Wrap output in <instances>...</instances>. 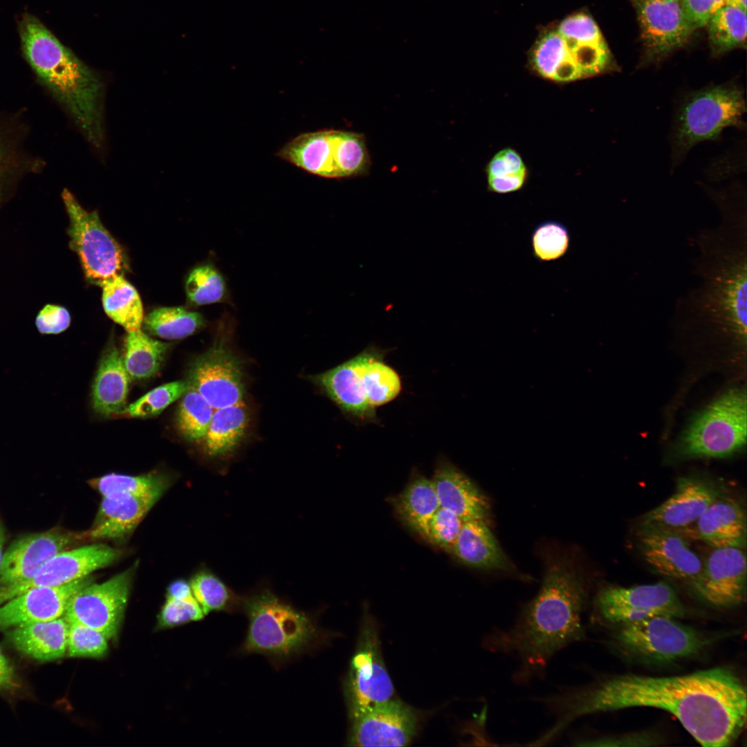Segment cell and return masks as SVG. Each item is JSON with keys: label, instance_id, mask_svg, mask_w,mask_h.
Returning a JSON list of instances; mask_svg holds the SVG:
<instances>
[{"label": "cell", "instance_id": "obj_1", "mask_svg": "<svg viewBox=\"0 0 747 747\" xmlns=\"http://www.w3.org/2000/svg\"><path fill=\"white\" fill-rule=\"evenodd\" d=\"M746 690L730 669L713 667L688 674L618 675L589 684L559 687L548 697L555 722L566 728L578 718L634 707L674 715L705 747L730 746L746 721Z\"/></svg>", "mask_w": 747, "mask_h": 747}, {"label": "cell", "instance_id": "obj_2", "mask_svg": "<svg viewBox=\"0 0 747 747\" xmlns=\"http://www.w3.org/2000/svg\"><path fill=\"white\" fill-rule=\"evenodd\" d=\"M587 590L582 577L566 560L548 565L536 596L510 626L495 627L482 640L487 651L517 661L512 681L519 685L543 679L552 658L586 639L582 614Z\"/></svg>", "mask_w": 747, "mask_h": 747}, {"label": "cell", "instance_id": "obj_3", "mask_svg": "<svg viewBox=\"0 0 747 747\" xmlns=\"http://www.w3.org/2000/svg\"><path fill=\"white\" fill-rule=\"evenodd\" d=\"M21 50L38 82L95 149L104 145V86L36 17L26 13L19 22Z\"/></svg>", "mask_w": 747, "mask_h": 747}, {"label": "cell", "instance_id": "obj_4", "mask_svg": "<svg viewBox=\"0 0 747 747\" xmlns=\"http://www.w3.org/2000/svg\"><path fill=\"white\" fill-rule=\"evenodd\" d=\"M746 100L736 83L712 85L688 94L676 111L672 133V160L679 163L695 145L719 138L723 129H744Z\"/></svg>", "mask_w": 747, "mask_h": 747}, {"label": "cell", "instance_id": "obj_5", "mask_svg": "<svg viewBox=\"0 0 747 747\" xmlns=\"http://www.w3.org/2000/svg\"><path fill=\"white\" fill-rule=\"evenodd\" d=\"M248 629L242 649L277 658H286L308 647L318 630L306 614L264 591L242 600Z\"/></svg>", "mask_w": 747, "mask_h": 747}, {"label": "cell", "instance_id": "obj_6", "mask_svg": "<svg viewBox=\"0 0 747 747\" xmlns=\"http://www.w3.org/2000/svg\"><path fill=\"white\" fill-rule=\"evenodd\" d=\"M552 81L566 83L616 69L613 56L589 15L577 13L562 20L550 36Z\"/></svg>", "mask_w": 747, "mask_h": 747}, {"label": "cell", "instance_id": "obj_7", "mask_svg": "<svg viewBox=\"0 0 747 747\" xmlns=\"http://www.w3.org/2000/svg\"><path fill=\"white\" fill-rule=\"evenodd\" d=\"M746 432V393L731 389L696 416L682 434L678 450L685 457H726L743 448Z\"/></svg>", "mask_w": 747, "mask_h": 747}, {"label": "cell", "instance_id": "obj_8", "mask_svg": "<svg viewBox=\"0 0 747 747\" xmlns=\"http://www.w3.org/2000/svg\"><path fill=\"white\" fill-rule=\"evenodd\" d=\"M61 196L69 220L68 246L77 255L87 282L102 287L113 278L124 275L129 267L126 255L101 222L98 212L85 210L68 189Z\"/></svg>", "mask_w": 747, "mask_h": 747}, {"label": "cell", "instance_id": "obj_9", "mask_svg": "<svg viewBox=\"0 0 747 747\" xmlns=\"http://www.w3.org/2000/svg\"><path fill=\"white\" fill-rule=\"evenodd\" d=\"M617 644L636 658L655 663H668L694 656L708 640L676 618L654 616L619 625Z\"/></svg>", "mask_w": 747, "mask_h": 747}, {"label": "cell", "instance_id": "obj_10", "mask_svg": "<svg viewBox=\"0 0 747 747\" xmlns=\"http://www.w3.org/2000/svg\"><path fill=\"white\" fill-rule=\"evenodd\" d=\"M232 323L227 314L221 317L212 346L193 361L188 372L190 386L214 409L243 402L241 364L229 344Z\"/></svg>", "mask_w": 747, "mask_h": 747}, {"label": "cell", "instance_id": "obj_11", "mask_svg": "<svg viewBox=\"0 0 747 747\" xmlns=\"http://www.w3.org/2000/svg\"><path fill=\"white\" fill-rule=\"evenodd\" d=\"M356 649L344 684L351 719L392 699L394 688L383 662L376 625L363 621Z\"/></svg>", "mask_w": 747, "mask_h": 747}, {"label": "cell", "instance_id": "obj_12", "mask_svg": "<svg viewBox=\"0 0 747 747\" xmlns=\"http://www.w3.org/2000/svg\"><path fill=\"white\" fill-rule=\"evenodd\" d=\"M595 609L597 621L618 625L654 616L680 618L685 614L677 593L665 582L605 587L596 595Z\"/></svg>", "mask_w": 747, "mask_h": 747}, {"label": "cell", "instance_id": "obj_13", "mask_svg": "<svg viewBox=\"0 0 747 747\" xmlns=\"http://www.w3.org/2000/svg\"><path fill=\"white\" fill-rule=\"evenodd\" d=\"M134 567L101 583L91 582L69 599L64 614L68 622L86 625L107 639L119 631L131 587Z\"/></svg>", "mask_w": 747, "mask_h": 747}, {"label": "cell", "instance_id": "obj_14", "mask_svg": "<svg viewBox=\"0 0 747 747\" xmlns=\"http://www.w3.org/2000/svg\"><path fill=\"white\" fill-rule=\"evenodd\" d=\"M640 30L641 64L657 63L683 46L694 33L678 0H629Z\"/></svg>", "mask_w": 747, "mask_h": 747}, {"label": "cell", "instance_id": "obj_15", "mask_svg": "<svg viewBox=\"0 0 747 747\" xmlns=\"http://www.w3.org/2000/svg\"><path fill=\"white\" fill-rule=\"evenodd\" d=\"M697 594L718 607L739 605L746 598V557L744 548H714L691 584Z\"/></svg>", "mask_w": 747, "mask_h": 747}, {"label": "cell", "instance_id": "obj_16", "mask_svg": "<svg viewBox=\"0 0 747 747\" xmlns=\"http://www.w3.org/2000/svg\"><path fill=\"white\" fill-rule=\"evenodd\" d=\"M415 710L398 699H390L351 719L348 742L353 746H403L416 735Z\"/></svg>", "mask_w": 747, "mask_h": 747}, {"label": "cell", "instance_id": "obj_17", "mask_svg": "<svg viewBox=\"0 0 747 747\" xmlns=\"http://www.w3.org/2000/svg\"><path fill=\"white\" fill-rule=\"evenodd\" d=\"M637 540L644 560L658 573L690 585L700 575L703 562L678 531L640 526Z\"/></svg>", "mask_w": 747, "mask_h": 747}, {"label": "cell", "instance_id": "obj_18", "mask_svg": "<svg viewBox=\"0 0 747 747\" xmlns=\"http://www.w3.org/2000/svg\"><path fill=\"white\" fill-rule=\"evenodd\" d=\"M724 487L707 479L685 477L676 481L674 492L643 517L640 526L681 531L694 523L717 499Z\"/></svg>", "mask_w": 747, "mask_h": 747}, {"label": "cell", "instance_id": "obj_19", "mask_svg": "<svg viewBox=\"0 0 747 747\" xmlns=\"http://www.w3.org/2000/svg\"><path fill=\"white\" fill-rule=\"evenodd\" d=\"M77 539H82L80 535L53 530L31 534L14 542L3 555L0 585L30 579L49 560Z\"/></svg>", "mask_w": 747, "mask_h": 747}, {"label": "cell", "instance_id": "obj_20", "mask_svg": "<svg viewBox=\"0 0 747 747\" xmlns=\"http://www.w3.org/2000/svg\"><path fill=\"white\" fill-rule=\"evenodd\" d=\"M93 580L88 575L59 586L34 588L8 600L0 605V629L60 618L71 597Z\"/></svg>", "mask_w": 747, "mask_h": 747}, {"label": "cell", "instance_id": "obj_21", "mask_svg": "<svg viewBox=\"0 0 747 747\" xmlns=\"http://www.w3.org/2000/svg\"><path fill=\"white\" fill-rule=\"evenodd\" d=\"M686 539L702 541L713 548L746 545V517L741 504L725 495L712 503L689 526L678 531Z\"/></svg>", "mask_w": 747, "mask_h": 747}, {"label": "cell", "instance_id": "obj_22", "mask_svg": "<svg viewBox=\"0 0 747 747\" xmlns=\"http://www.w3.org/2000/svg\"><path fill=\"white\" fill-rule=\"evenodd\" d=\"M433 482L440 506L463 521H486L490 511L487 497L474 483L451 463L442 461L435 469Z\"/></svg>", "mask_w": 747, "mask_h": 747}, {"label": "cell", "instance_id": "obj_23", "mask_svg": "<svg viewBox=\"0 0 747 747\" xmlns=\"http://www.w3.org/2000/svg\"><path fill=\"white\" fill-rule=\"evenodd\" d=\"M313 381L346 414L365 423L378 422L376 408L367 398L357 356L313 377Z\"/></svg>", "mask_w": 747, "mask_h": 747}, {"label": "cell", "instance_id": "obj_24", "mask_svg": "<svg viewBox=\"0 0 747 747\" xmlns=\"http://www.w3.org/2000/svg\"><path fill=\"white\" fill-rule=\"evenodd\" d=\"M157 501L127 494L103 497L93 524L81 538L122 540L132 533Z\"/></svg>", "mask_w": 747, "mask_h": 747}, {"label": "cell", "instance_id": "obj_25", "mask_svg": "<svg viewBox=\"0 0 747 747\" xmlns=\"http://www.w3.org/2000/svg\"><path fill=\"white\" fill-rule=\"evenodd\" d=\"M24 129L11 117L0 118V208L12 196L22 177L38 173L44 166L43 160L24 149Z\"/></svg>", "mask_w": 747, "mask_h": 747}, {"label": "cell", "instance_id": "obj_26", "mask_svg": "<svg viewBox=\"0 0 747 747\" xmlns=\"http://www.w3.org/2000/svg\"><path fill=\"white\" fill-rule=\"evenodd\" d=\"M338 130L303 133L288 142L277 156L310 174L339 178L336 167Z\"/></svg>", "mask_w": 747, "mask_h": 747}, {"label": "cell", "instance_id": "obj_27", "mask_svg": "<svg viewBox=\"0 0 747 747\" xmlns=\"http://www.w3.org/2000/svg\"><path fill=\"white\" fill-rule=\"evenodd\" d=\"M131 378L123 357L114 344L102 355L92 388L93 405L104 415L124 414Z\"/></svg>", "mask_w": 747, "mask_h": 747}, {"label": "cell", "instance_id": "obj_28", "mask_svg": "<svg viewBox=\"0 0 747 747\" xmlns=\"http://www.w3.org/2000/svg\"><path fill=\"white\" fill-rule=\"evenodd\" d=\"M451 553L470 567L510 571L512 564L483 519L465 521Z\"/></svg>", "mask_w": 747, "mask_h": 747}, {"label": "cell", "instance_id": "obj_29", "mask_svg": "<svg viewBox=\"0 0 747 747\" xmlns=\"http://www.w3.org/2000/svg\"><path fill=\"white\" fill-rule=\"evenodd\" d=\"M68 623L63 618L15 627L8 638L19 651L37 660L62 658L67 650Z\"/></svg>", "mask_w": 747, "mask_h": 747}, {"label": "cell", "instance_id": "obj_30", "mask_svg": "<svg viewBox=\"0 0 747 747\" xmlns=\"http://www.w3.org/2000/svg\"><path fill=\"white\" fill-rule=\"evenodd\" d=\"M387 351L369 346L356 356L367 400L375 408L393 400L401 390L398 374L384 362Z\"/></svg>", "mask_w": 747, "mask_h": 747}, {"label": "cell", "instance_id": "obj_31", "mask_svg": "<svg viewBox=\"0 0 747 747\" xmlns=\"http://www.w3.org/2000/svg\"><path fill=\"white\" fill-rule=\"evenodd\" d=\"M399 518L415 532L426 538L429 520L440 507L432 479L415 477L394 499Z\"/></svg>", "mask_w": 747, "mask_h": 747}, {"label": "cell", "instance_id": "obj_32", "mask_svg": "<svg viewBox=\"0 0 747 747\" xmlns=\"http://www.w3.org/2000/svg\"><path fill=\"white\" fill-rule=\"evenodd\" d=\"M248 422V412L243 402L214 409L203 440L206 454L219 457L232 453L243 440Z\"/></svg>", "mask_w": 747, "mask_h": 747}, {"label": "cell", "instance_id": "obj_33", "mask_svg": "<svg viewBox=\"0 0 747 747\" xmlns=\"http://www.w3.org/2000/svg\"><path fill=\"white\" fill-rule=\"evenodd\" d=\"M101 288L106 314L127 332L140 329L144 319L142 304L138 293L124 275L113 278Z\"/></svg>", "mask_w": 747, "mask_h": 747}, {"label": "cell", "instance_id": "obj_34", "mask_svg": "<svg viewBox=\"0 0 747 747\" xmlns=\"http://www.w3.org/2000/svg\"><path fill=\"white\" fill-rule=\"evenodd\" d=\"M170 344L151 338L140 329L128 332L123 361L132 380L149 378L159 370Z\"/></svg>", "mask_w": 747, "mask_h": 747}, {"label": "cell", "instance_id": "obj_35", "mask_svg": "<svg viewBox=\"0 0 747 747\" xmlns=\"http://www.w3.org/2000/svg\"><path fill=\"white\" fill-rule=\"evenodd\" d=\"M202 314L183 307H159L144 317L145 331L165 340H179L188 337L205 326Z\"/></svg>", "mask_w": 747, "mask_h": 747}, {"label": "cell", "instance_id": "obj_36", "mask_svg": "<svg viewBox=\"0 0 747 747\" xmlns=\"http://www.w3.org/2000/svg\"><path fill=\"white\" fill-rule=\"evenodd\" d=\"M746 11L724 6L708 21V41L713 56L741 47L746 38Z\"/></svg>", "mask_w": 747, "mask_h": 747}, {"label": "cell", "instance_id": "obj_37", "mask_svg": "<svg viewBox=\"0 0 747 747\" xmlns=\"http://www.w3.org/2000/svg\"><path fill=\"white\" fill-rule=\"evenodd\" d=\"M89 483L103 497L127 494L158 499L167 488L169 481L166 476L158 473L138 476L110 473L93 478Z\"/></svg>", "mask_w": 747, "mask_h": 747}, {"label": "cell", "instance_id": "obj_38", "mask_svg": "<svg viewBox=\"0 0 747 747\" xmlns=\"http://www.w3.org/2000/svg\"><path fill=\"white\" fill-rule=\"evenodd\" d=\"M181 398L176 419L178 430L188 441H203L214 409L205 398L192 387Z\"/></svg>", "mask_w": 747, "mask_h": 747}, {"label": "cell", "instance_id": "obj_39", "mask_svg": "<svg viewBox=\"0 0 747 747\" xmlns=\"http://www.w3.org/2000/svg\"><path fill=\"white\" fill-rule=\"evenodd\" d=\"M192 593L205 615L210 611H230L242 605V600L210 571L196 573L190 582Z\"/></svg>", "mask_w": 747, "mask_h": 747}, {"label": "cell", "instance_id": "obj_40", "mask_svg": "<svg viewBox=\"0 0 747 747\" xmlns=\"http://www.w3.org/2000/svg\"><path fill=\"white\" fill-rule=\"evenodd\" d=\"M187 300L194 306H203L228 300L225 281L219 270L212 264H203L194 268L185 281Z\"/></svg>", "mask_w": 747, "mask_h": 747}, {"label": "cell", "instance_id": "obj_41", "mask_svg": "<svg viewBox=\"0 0 747 747\" xmlns=\"http://www.w3.org/2000/svg\"><path fill=\"white\" fill-rule=\"evenodd\" d=\"M531 243L533 257L541 263L557 260L569 251L571 234L560 221L547 220L533 230Z\"/></svg>", "mask_w": 747, "mask_h": 747}, {"label": "cell", "instance_id": "obj_42", "mask_svg": "<svg viewBox=\"0 0 747 747\" xmlns=\"http://www.w3.org/2000/svg\"><path fill=\"white\" fill-rule=\"evenodd\" d=\"M370 158L362 134L338 130L336 167L338 177L365 175L369 170Z\"/></svg>", "mask_w": 747, "mask_h": 747}, {"label": "cell", "instance_id": "obj_43", "mask_svg": "<svg viewBox=\"0 0 747 747\" xmlns=\"http://www.w3.org/2000/svg\"><path fill=\"white\" fill-rule=\"evenodd\" d=\"M190 387L187 380H177L162 385L129 405L124 413L133 418L156 416L181 398Z\"/></svg>", "mask_w": 747, "mask_h": 747}, {"label": "cell", "instance_id": "obj_44", "mask_svg": "<svg viewBox=\"0 0 747 747\" xmlns=\"http://www.w3.org/2000/svg\"><path fill=\"white\" fill-rule=\"evenodd\" d=\"M107 640L95 629L80 623H68V655L71 657H102L108 649Z\"/></svg>", "mask_w": 747, "mask_h": 747}, {"label": "cell", "instance_id": "obj_45", "mask_svg": "<svg viewBox=\"0 0 747 747\" xmlns=\"http://www.w3.org/2000/svg\"><path fill=\"white\" fill-rule=\"evenodd\" d=\"M463 522L451 511L440 506L429 520L426 540L451 553Z\"/></svg>", "mask_w": 747, "mask_h": 747}, {"label": "cell", "instance_id": "obj_46", "mask_svg": "<svg viewBox=\"0 0 747 747\" xmlns=\"http://www.w3.org/2000/svg\"><path fill=\"white\" fill-rule=\"evenodd\" d=\"M204 616L194 595L183 599L167 598L160 614L158 625L163 627H172L200 620Z\"/></svg>", "mask_w": 747, "mask_h": 747}, {"label": "cell", "instance_id": "obj_47", "mask_svg": "<svg viewBox=\"0 0 747 747\" xmlns=\"http://www.w3.org/2000/svg\"><path fill=\"white\" fill-rule=\"evenodd\" d=\"M71 316L68 310L59 304L48 303L38 311L35 324L42 335H57L70 326Z\"/></svg>", "mask_w": 747, "mask_h": 747}, {"label": "cell", "instance_id": "obj_48", "mask_svg": "<svg viewBox=\"0 0 747 747\" xmlns=\"http://www.w3.org/2000/svg\"><path fill=\"white\" fill-rule=\"evenodd\" d=\"M726 0H681L685 17L694 30L704 27Z\"/></svg>", "mask_w": 747, "mask_h": 747}, {"label": "cell", "instance_id": "obj_49", "mask_svg": "<svg viewBox=\"0 0 747 747\" xmlns=\"http://www.w3.org/2000/svg\"><path fill=\"white\" fill-rule=\"evenodd\" d=\"M526 172L524 162L515 150L500 151L487 166L488 177H504Z\"/></svg>", "mask_w": 747, "mask_h": 747}, {"label": "cell", "instance_id": "obj_50", "mask_svg": "<svg viewBox=\"0 0 747 747\" xmlns=\"http://www.w3.org/2000/svg\"><path fill=\"white\" fill-rule=\"evenodd\" d=\"M526 172L504 177H488L489 191L496 194H508L520 190L524 185Z\"/></svg>", "mask_w": 747, "mask_h": 747}, {"label": "cell", "instance_id": "obj_51", "mask_svg": "<svg viewBox=\"0 0 747 747\" xmlns=\"http://www.w3.org/2000/svg\"><path fill=\"white\" fill-rule=\"evenodd\" d=\"M18 686L14 669L0 648V690H10Z\"/></svg>", "mask_w": 747, "mask_h": 747}, {"label": "cell", "instance_id": "obj_52", "mask_svg": "<svg viewBox=\"0 0 747 747\" xmlns=\"http://www.w3.org/2000/svg\"><path fill=\"white\" fill-rule=\"evenodd\" d=\"M193 596L190 583L178 580L170 584L167 588V598L183 599Z\"/></svg>", "mask_w": 747, "mask_h": 747}, {"label": "cell", "instance_id": "obj_53", "mask_svg": "<svg viewBox=\"0 0 747 747\" xmlns=\"http://www.w3.org/2000/svg\"><path fill=\"white\" fill-rule=\"evenodd\" d=\"M725 6H730L746 11V0H726Z\"/></svg>", "mask_w": 747, "mask_h": 747}, {"label": "cell", "instance_id": "obj_54", "mask_svg": "<svg viewBox=\"0 0 747 747\" xmlns=\"http://www.w3.org/2000/svg\"><path fill=\"white\" fill-rule=\"evenodd\" d=\"M3 542H4L3 532V530L1 529V527L0 526V566H1V561H2V558H3Z\"/></svg>", "mask_w": 747, "mask_h": 747}, {"label": "cell", "instance_id": "obj_55", "mask_svg": "<svg viewBox=\"0 0 747 747\" xmlns=\"http://www.w3.org/2000/svg\"><path fill=\"white\" fill-rule=\"evenodd\" d=\"M678 1H681V0H678Z\"/></svg>", "mask_w": 747, "mask_h": 747}]
</instances>
